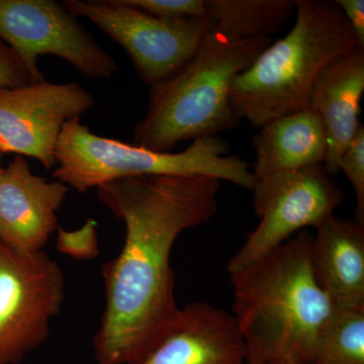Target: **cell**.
Listing matches in <instances>:
<instances>
[{
    "label": "cell",
    "instance_id": "obj_1",
    "mask_svg": "<svg viewBox=\"0 0 364 364\" xmlns=\"http://www.w3.org/2000/svg\"><path fill=\"white\" fill-rule=\"evenodd\" d=\"M221 183L208 176H148L98 186L100 202L123 220L126 239L102 268L97 364H130L178 312L172 249L182 232L215 217Z\"/></svg>",
    "mask_w": 364,
    "mask_h": 364
},
{
    "label": "cell",
    "instance_id": "obj_2",
    "mask_svg": "<svg viewBox=\"0 0 364 364\" xmlns=\"http://www.w3.org/2000/svg\"><path fill=\"white\" fill-rule=\"evenodd\" d=\"M313 235L299 232L264 257L230 275L233 316L247 347L265 360L286 355L311 364L335 306L312 265Z\"/></svg>",
    "mask_w": 364,
    "mask_h": 364
},
{
    "label": "cell",
    "instance_id": "obj_3",
    "mask_svg": "<svg viewBox=\"0 0 364 364\" xmlns=\"http://www.w3.org/2000/svg\"><path fill=\"white\" fill-rule=\"evenodd\" d=\"M272 42L236 39L212 26L195 55L150 87L147 111L134 129L132 144L169 153L181 141L235 128L239 119L230 105L232 83Z\"/></svg>",
    "mask_w": 364,
    "mask_h": 364
},
{
    "label": "cell",
    "instance_id": "obj_4",
    "mask_svg": "<svg viewBox=\"0 0 364 364\" xmlns=\"http://www.w3.org/2000/svg\"><path fill=\"white\" fill-rule=\"evenodd\" d=\"M296 23L234 79L230 105L254 127L309 107L316 79L358 47L343 13L331 0H296Z\"/></svg>",
    "mask_w": 364,
    "mask_h": 364
},
{
    "label": "cell",
    "instance_id": "obj_5",
    "mask_svg": "<svg viewBox=\"0 0 364 364\" xmlns=\"http://www.w3.org/2000/svg\"><path fill=\"white\" fill-rule=\"evenodd\" d=\"M221 136L196 139L182 152H158L95 135L80 119L67 122L56 149L53 176L83 193L107 182L148 176H208L251 191L254 176L247 162L227 156Z\"/></svg>",
    "mask_w": 364,
    "mask_h": 364
},
{
    "label": "cell",
    "instance_id": "obj_6",
    "mask_svg": "<svg viewBox=\"0 0 364 364\" xmlns=\"http://www.w3.org/2000/svg\"><path fill=\"white\" fill-rule=\"evenodd\" d=\"M251 191L260 222L228 261L229 275L264 257L305 228L320 226L345 198L323 164L254 178Z\"/></svg>",
    "mask_w": 364,
    "mask_h": 364
},
{
    "label": "cell",
    "instance_id": "obj_7",
    "mask_svg": "<svg viewBox=\"0 0 364 364\" xmlns=\"http://www.w3.org/2000/svg\"><path fill=\"white\" fill-rule=\"evenodd\" d=\"M62 6L76 18H87L119 43L149 87L183 66L212 28L205 20H162L119 0H65Z\"/></svg>",
    "mask_w": 364,
    "mask_h": 364
},
{
    "label": "cell",
    "instance_id": "obj_8",
    "mask_svg": "<svg viewBox=\"0 0 364 364\" xmlns=\"http://www.w3.org/2000/svg\"><path fill=\"white\" fill-rule=\"evenodd\" d=\"M64 275L44 251L21 255L0 241V364H18L50 334L64 301Z\"/></svg>",
    "mask_w": 364,
    "mask_h": 364
},
{
    "label": "cell",
    "instance_id": "obj_9",
    "mask_svg": "<svg viewBox=\"0 0 364 364\" xmlns=\"http://www.w3.org/2000/svg\"><path fill=\"white\" fill-rule=\"evenodd\" d=\"M0 39L20 57L33 85L45 81L41 55L66 60L90 79L109 78L117 70L116 60L54 0H0Z\"/></svg>",
    "mask_w": 364,
    "mask_h": 364
},
{
    "label": "cell",
    "instance_id": "obj_10",
    "mask_svg": "<svg viewBox=\"0 0 364 364\" xmlns=\"http://www.w3.org/2000/svg\"><path fill=\"white\" fill-rule=\"evenodd\" d=\"M93 105L92 95L76 82L0 88V152L35 158L53 168L64 124Z\"/></svg>",
    "mask_w": 364,
    "mask_h": 364
},
{
    "label": "cell",
    "instance_id": "obj_11",
    "mask_svg": "<svg viewBox=\"0 0 364 364\" xmlns=\"http://www.w3.org/2000/svg\"><path fill=\"white\" fill-rule=\"evenodd\" d=\"M248 347L233 314L193 301L130 364H246Z\"/></svg>",
    "mask_w": 364,
    "mask_h": 364
},
{
    "label": "cell",
    "instance_id": "obj_12",
    "mask_svg": "<svg viewBox=\"0 0 364 364\" xmlns=\"http://www.w3.org/2000/svg\"><path fill=\"white\" fill-rule=\"evenodd\" d=\"M67 193L63 182L35 176L25 158H14L0 174V241L21 255L43 251Z\"/></svg>",
    "mask_w": 364,
    "mask_h": 364
},
{
    "label": "cell",
    "instance_id": "obj_13",
    "mask_svg": "<svg viewBox=\"0 0 364 364\" xmlns=\"http://www.w3.org/2000/svg\"><path fill=\"white\" fill-rule=\"evenodd\" d=\"M364 91V50L355 48L329 64L316 79L309 107L324 126L327 150L323 166L330 176L339 172L340 158L363 124L361 97Z\"/></svg>",
    "mask_w": 364,
    "mask_h": 364
},
{
    "label": "cell",
    "instance_id": "obj_14",
    "mask_svg": "<svg viewBox=\"0 0 364 364\" xmlns=\"http://www.w3.org/2000/svg\"><path fill=\"white\" fill-rule=\"evenodd\" d=\"M313 236L314 273L335 306L364 308V224L332 215Z\"/></svg>",
    "mask_w": 364,
    "mask_h": 364
},
{
    "label": "cell",
    "instance_id": "obj_15",
    "mask_svg": "<svg viewBox=\"0 0 364 364\" xmlns=\"http://www.w3.org/2000/svg\"><path fill=\"white\" fill-rule=\"evenodd\" d=\"M254 178L323 164L327 150L324 126L311 107L277 117L253 138Z\"/></svg>",
    "mask_w": 364,
    "mask_h": 364
},
{
    "label": "cell",
    "instance_id": "obj_16",
    "mask_svg": "<svg viewBox=\"0 0 364 364\" xmlns=\"http://www.w3.org/2000/svg\"><path fill=\"white\" fill-rule=\"evenodd\" d=\"M213 28L236 39L272 38L296 14L294 0H205Z\"/></svg>",
    "mask_w": 364,
    "mask_h": 364
},
{
    "label": "cell",
    "instance_id": "obj_17",
    "mask_svg": "<svg viewBox=\"0 0 364 364\" xmlns=\"http://www.w3.org/2000/svg\"><path fill=\"white\" fill-rule=\"evenodd\" d=\"M311 364H364V308L335 306Z\"/></svg>",
    "mask_w": 364,
    "mask_h": 364
},
{
    "label": "cell",
    "instance_id": "obj_18",
    "mask_svg": "<svg viewBox=\"0 0 364 364\" xmlns=\"http://www.w3.org/2000/svg\"><path fill=\"white\" fill-rule=\"evenodd\" d=\"M119 2L162 20L207 21L205 0H119Z\"/></svg>",
    "mask_w": 364,
    "mask_h": 364
},
{
    "label": "cell",
    "instance_id": "obj_19",
    "mask_svg": "<svg viewBox=\"0 0 364 364\" xmlns=\"http://www.w3.org/2000/svg\"><path fill=\"white\" fill-rule=\"evenodd\" d=\"M342 170L350 181L356 196V221L364 224V127L359 129L350 145L340 158Z\"/></svg>",
    "mask_w": 364,
    "mask_h": 364
},
{
    "label": "cell",
    "instance_id": "obj_20",
    "mask_svg": "<svg viewBox=\"0 0 364 364\" xmlns=\"http://www.w3.org/2000/svg\"><path fill=\"white\" fill-rule=\"evenodd\" d=\"M57 249L74 259L90 260L100 254L97 222L88 219L85 226L75 231H66L58 227Z\"/></svg>",
    "mask_w": 364,
    "mask_h": 364
},
{
    "label": "cell",
    "instance_id": "obj_21",
    "mask_svg": "<svg viewBox=\"0 0 364 364\" xmlns=\"http://www.w3.org/2000/svg\"><path fill=\"white\" fill-rule=\"evenodd\" d=\"M33 85L30 72L20 57L0 42V88H18Z\"/></svg>",
    "mask_w": 364,
    "mask_h": 364
},
{
    "label": "cell",
    "instance_id": "obj_22",
    "mask_svg": "<svg viewBox=\"0 0 364 364\" xmlns=\"http://www.w3.org/2000/svg\"><path fill=\"white\" fill-rule=\"evenodd\" d=\"M345 18L351 26L358 47L364 50V1L363 0H336Z\"/></svg>",
    "mask_w": 364,
    "mask_h": 364
},
{
    "label": "cell",
    "instance_id": "obj_23",
    "mask_svg": "<svg viewBox=\"0 0 364 364\" xmlns=\"http://www.w3.org/2000/svg\"><path fill=\"white\" fill-rule=\"evenodd\" d=\"M264 356L258 349L253 347H248L247 363L246 364H265Z\"/></svg>",
    "mask_w": 364,
    "mask_h": 364
},
{
    "label": "cell",
    "instance_id": "obj_24",
    "mask_svg": "<svg viewBox=\"0 0 364 364\" xmlns=\"http://www.w3.org/2000/svg\"><path fill=\"white\" fill-rule=\"evenodd\" d=\"M265 364H298L293 358L282 354V355L274 356V358L267 359Z\"/></svg>",
    "mask_w": 364,
    "mask_h": 364
},
{
    "label": "cell",
    "instance_id": "obj_25",
    "mask_svg": "<svg viewBox=\"0 0 364 364\" xmlns=\"http://www.w3.org/2000/svg\"><path fill=\"white\" fill-rule=\"evenodd\" d=\"M1 154L2 153L0 152V174H1L2 170H4V167L1 166Z\"/></svg>",
    "mask_w": 364,
    "mask_h": 364
}]
</instances>
